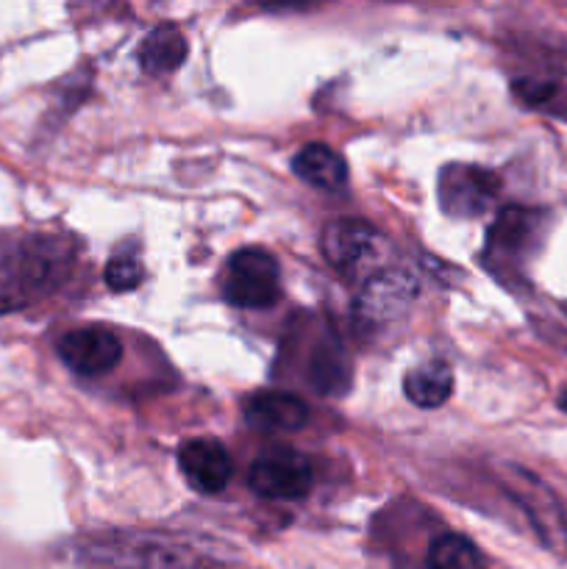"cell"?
<instances>
[{"label":"cell","instance_id":"5b68a950","mask_svg":"<svg viewBox=\"0 0 567 569\" xmlns=\"http://www.w3.org/2000/svg\"><path fill=\"white\" fill-rule=\"evenodd\" d=\"M322 253L345 276H356L365 267H372L384 253V239L370 222L337 220L328 222L322 231Z\"/></svg>","mask_w":567,"mask_h":569},{"label":"cell","instance_id":"8fae6325","mask_svg":"<svg viewBox=\"0 0 567 569\" xmlns=\"http://www.w3.org/2000/svg\"><path fill=\"white\" fill-rule=\"evenodd\" d=\"M189 44L183 33L170 22L156 26L139 44V64L150 76H165V72L178 70L187 61Z\"/></svg>","mask_w":567,"mask_h":569},{"label":"cell","instance_id":"e0dca14e","mask_svg":"<svg viewBox=\"0 0 567 569\" xmlns=\"http://www.w3.org/2000/svg\"><path fill=\"white\" fill-rule=\"evenodd\" d=\"M103 281H106V287L115 289V292H131V289H137L139 283L145 281V270H142V261H139V256L128 253V250L111 256V259L106 261Z\"/></svg>","mask_w":567,"mask_h":569},{"label":"cell","instance_id":"2e32d148","mask_svg":"<svg viewBox=\"0 0 567 569\" xmlns=\"http://www.w3.org/2000/svg\"><path fill=\"white\" fill-rule=\"evenodd\" d=\"M311 383L322 395H342L348 389L350 370L345 365L342 353L334 348H320L311 359Z\"/></svg>","mask_w":567,"mask_h":569},{"label":"cell","instance_id":"ac0fdd59","mask_svg":"<svg viewBox=\"0 0 567 569\" xmlns=\"http://www.w3.org/2000/svg\"><path fill=\"white\" fill-rule=\"evenodd\" d=\"M559 409H561V411H567V389H565V392L559 395Z\"/></svg>","mask_w":567,"mask_h":569},{"label":"cell","instance_id":"9c48e42d","mask_svg":"<svg viewBox=\"0 0 567 569\" xmlns=\"http://www.w3.org/2000/svg\"><path fill=\"white\" fill-rule=\"evenodd\" d=\"M242 415L250 428L265 433H284L300 431L309 422V406L292 392L281 389H259L248 395L242 403Z\"/></svg>","mask_w":567,"mask_h":569},{"label":"cell","instance_id":"9a60e30c","mask_svg":"<svg viewBox=\"0 0 567 569\" xmlns=\"http://www.w3.org/2000/svg\"><path fill=\"white\" fill-rule=\"evenodd\" d=\"M426 565L428 569H487L481 550L461 533H442L434 539Z\"/></svg>","mask_w":567,"mask_h":569},{"label":"cell","instance_id":"4fadbf2b","mask_svg":"<svg viewBox=\"0 0 567 569\" xmlns=\"http://www.w3.org/2000/svg\"><path fill=\"white\" fill-rule=\"evenodd\" d=\"M404 392L417 409H439L454 392V370L445 361H428L406 376Z\"/></svg>","mask_w":567,"mask_h":569},{"label":"cell","instance_id":"8992f818","mask_svg":"<svg viewBox=\"0 0 567 569\" xmlns=\"http://www.w3.org/2000/svg\"><path fill=\"white\" fill-rule=\"evenodd\" d=\"M59 356L76 376H106L120 365L122 342L115 331L103 326L72 328L59 339Z\"/></svg>","mask_w":567,"mask_h":569},{"label":"cell","instance_id":"3957f363","mask_svg":"<svg viewBox=\"0 0 567 569\" xmlns=\"http://www.w3.org/2000/svg\"><path fill=\"white\" fill-rule=\"evenodd\" d=\"M315 481V472L306 456L298 450L278 448L253 461L248 483L256 495L267 500H298L306 498Z\"/></svg>","mask_w":567,"mask_h":569},{"label":"cell","instance_id":"52a82bcc","mask_svg":"<svg viewBox=\"0 0 567 569\" xmlns=\"http://www.w3.org/2000/svg\"><path fill=\"white\" fill-rule=\"evenodd\" d=\"M178 467L189 487L200 495H217L228 487L233 476V461L217 439H187L178 448Z\"/></svg>","mask_w":567,"mask_h":569},{"label":"cell","instance_id":"30bf717a","mask_svg":"<svg viewBox=\"0 0 567 569\" xmlns=\"http://www.w3.org/2000/svg\"><path fill=\"white\" fill-rule=\"evenodd\" d=\"M537 231H539V217L534 211L526 209H511L500 211L495 226L489 228V256H504V259H515V256H526L528 244L537 242Z\"/></svg>","mask_w":567,"mask_h":569},{"label":"cell","instance_id":"7c38bea8","mask_svg":"<svg viewBox=\"0 0 567 569\" xmlns=\"http://www.w3.org/2000/svg\"><path fill=\"white\" fill-rule=\"evenodd\" d=\"M292 170L306 183L320 189H339L348 183V164H345V159L322 142L300 148L298 156L292 159Z\"/></svg>","mask_w":567,"mask_h":569},{"label":"cell","instance_id":"ba28073f","mask_svg":"<svg viewBox=\"0 0 567 569\" xmlns=\"http://www.w3.org/2000/svg\"><path fill=\"white\" fill-rule=\"evenodd\" d=\"M98 559L109 569H215L192 550L159 539H137L126 550L103 548Z\"/></svg>","mask_w":567,"mask_h":569},{"label":"cell","instance_id":"7a4b0ae2","mask_svg":"<svg viewBox=\"0 0 567 569\" xmlns=\"http://www.w3.org/2000/svg\"><path fill=\"white\" fill-rule=\"evenodd\" d=\"M420 295V283L404 267H387L372 272L356 298V320L365 326H384L409 311Z\"/></svg>","mask_w":567,"mask_h":569},{"label":"cell","instance_id":"6da1fadb","mask_svg":"<svg viewBox=\"0 0 567 569\" xmlns=\"http://www.w3.org/2000/svg\"><path fill=\"white\" fill-rule=\"evenodd\" d=\"M228 303L239 309H270L281 298L278 261L261 248H245L231 256L226 276Z\"/></svg>","mask_w":567,"mask_h":569},{"label":"cell","instance_id":"277c9868","mask_svg":"<svg viewBox=\"0 0 567 569\" xmlns=\"http://www.w3.org/2000/svg\"><path fill=\"white\" fill-rule=\"evenodd\" d=\"M500 181L495 172L472 164H448L439 172V206L450 217H478L489 209Z\"/></svg>","mask_w":567,"mask_h":569},{"label":"cell","instance_id":"5bb4252c","mask_svg":"<svg viewBox=\"0 0 567 569\" xmlns=\"http://www.w3.org/2000/svg\"><path fill=\"white\" fill-rule=\"evenodd\" d=\"M520 478L526 487H523L520 492H515V498L520 500V506L526 509V515L531 517V522L537 526V531L543 533L545 542L548 545H556V539H561V542H565L567 528H565V520H561L559 506H556L554 495L545 492L543 483H537L531 476H526V472H520Z\"/></svg>","mask_w":567,"mask_h":569}]
</instances>
